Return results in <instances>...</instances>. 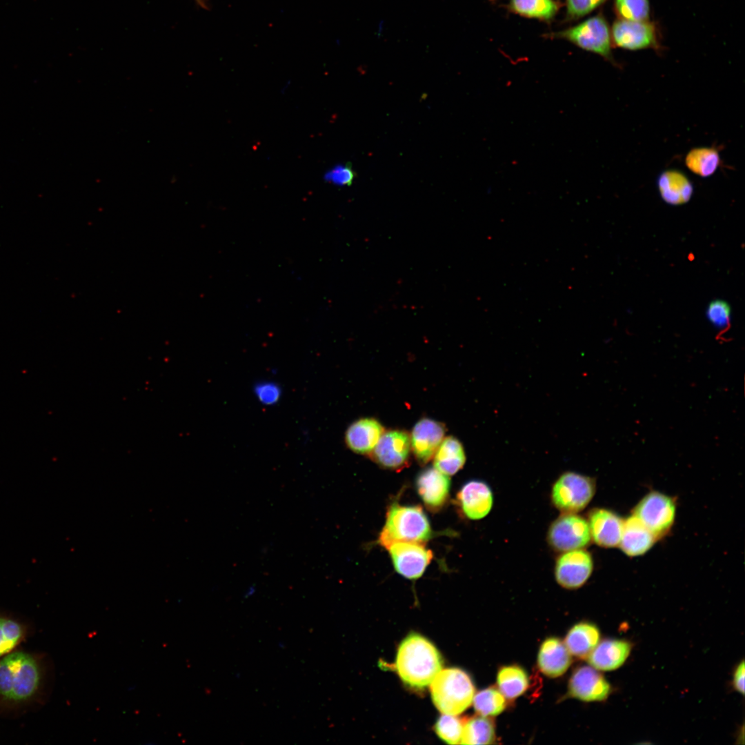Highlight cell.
Segmentation results:
<instances>
[{"instance_id": "6da1fadb", "label": "cell", "mask_w": 745, "mask_h": 745, "mask_svg": "<svg viewBox=\"0 0 745 745\" xmlns=\"http://www.w3.org/2000/svg\"><path fill=\"white\" fill-rule=\"evenodd\" d=\"M442 664L441 655L435 645L421 635L412 633L398 647L395 668L404 684L421 690L432 682Z\"/></svg>"}, {"instance_id": "7a4b0ae2", "label": "cell", "mask_w": 745, "mask_h": 745, "mask_svg": "<svg viewBox=\"0 0 745 745\" xmlns=\"http://www.w3.org/2000/svg\"><path fill=\"white\" fill-rule=\"evenodd\" d=\"M41 680L39 666L28 653H11L0 660V695L7 700L23 702L37 691Z\"/></svg>"}, {"instance_id": "3957f363", "label": "cell", "mask_w": 745, "mask_h": 745, "mask_svg": "<svg viewBox=\"0 0 745 745\" xmlns=\"http://www.w3.org/2000/svg\"><path fill=\"white\" fill-rule=\"evenodd\" d=\"M432 536L429 520L419 506L391 504L386 513V523L379 537L384 548L395 542L424 543Z\"/></svg>"}, {"instance_id": "277c9868", "label": "cell", "mask_w": 745, "mask_h": 745, "mask_svg": "<svg viewBox=\"0 0 745 745\" xmlns=\"http://www.w3.org/2000/svg\"><path fill=\"white\" fill-rule=\"evenodd\" d=\"M436 708L443 714L457 715L470 706L475 686L470 676L458 668L441 670L430 685Z\"/></svg>"}, {"instance_id": "5b68a950", "label": "cell", "mask_w": 745, "mask_h": 745, "mask_svg": "<svg viewBox=\"0 0 745 745\" xmlns=\"http://www.w3.org/2000/svg\"><path fill=\"white\" fill-rule=\"evenodd\" d=\"M553 37L571 42L579 48L597 54L615 63L612 54L610 30L601 14L590 17L566 30L553 33Z\"/></svg>"}, {"instance_id": "8992f818", "label": "cell", "mask_w": 745, "mask_h": 745, "mask_svg": "<svg viewBox=\"0 0 745 745\" xmlns=\"http://www.w3.org/2000/svg\"><path fill=\"white\" fill-rule=\"evenodd\" d=\"M595 492V481L575 472L563 473L551 490L553 506L563 513H577L590 501Z\"/></svg>"}, {"instance_id": "52a82bcc", "label": "cell", "mask_w": 745, "mask_h": 745, "mask_svg": "<svg viewBox=\"0 0 745 745\" xmlns=\"http://www.w3.org/2000/svg\"><path fill=\"white\" fill-rule=\"evenodd\" d=\"M591 539L588 521L576 513H563L550 526L547 540L556 551L584 548Z\"/></svg>"}, {"instance_id": "ba28073f", "label": "cell", "mask_w": 745, "mask_h": 745, "mask_svg": "<svg viewBox=\"0 0 745 745\" xmlns=\"http://www.w3.org/2000/svg\"><path fill=\"white\" fill-rule=\"evenodd\" d=\"M675 515L673 499L658 492L647 494L634 510V515L656 538L661 537L670 528Z\"/></svg>"}, {"instance_id": "9c48e42d", "label": "cell", "mask_w": 745, "mask_h": 745, "mask_svg": "<svg viewBox=\"0 0 745 745\" xmlns=\"http://www.w3.org/2000/svg\"><path fill=\"white\" fill-rule=\"evenodd\" d=\"M612 43L628 50L657 48L659 46L657 29L648 21H629L618 19L610 30Z\"/></svg>"}, {"instance_id": "30bf717a", "label": "cell", "mask_w": 745, "mask_h": 745, "mask_svg": "<svg viewBox=\"0 0 745 745\" xmlns=\"http://www.w3.org/2000/svg\"><path fill=\"white\" fill-rule=\"evenodd\" d=\"M395 570L409 579H416L424 573L433 558L431 550L423 543L398 542L388 546Z\"/></svg>"}, {"instance_id": "8fae6325", "label": "cell", "mask_w": 745, "mask_h": 745, "mask_svg": "<svg viewBox=\"0 0 745 745\" xmlns=\"http://www.w3.org/2000/svg\"><path fill=\"white\" fill-rule=\"evenodd\" d=\"M593 568L590 554L584 548L564 552L555 566L557 583L567 589H575L584 585Z\"/></svg>"}, {"instance_id": "7c38bea8", "label": "cell", "mask_w": 745, "mask_h": 745, "mask_svg": "<svg viewBox=\"0 0 745 745\" xmlns=\"http://www.w3.org/2000/svg\"><path fill=\"white\" fill-rule=\"evenodd\" d=\"M410 450L409 434L401 430H391L384 432L370 455L381 466L398 470L408 464Z\"/></svg>"}, {"instance_id": "4fadbf2b", "label": "cell", "mask_w": 745, "mask_h": 745, "mask_svg": "<svg viewBox=\"0 0 745 745\" xmlns=\"http://www.w3.org/2000/svg\"><path fill=\"white\" fill-rule=\"evenodd\" d=\"M610 691V685L604 676L592 666L575 669L568 682V695L582 701H604Z\"/></svg>"}, {"instance_id": "5bb4252c", "label": "cell", "mask_w": 745, "mask_h": 745, "mask_svg": "<svg viewBox=\"0 0 745 745\" xmlns=\"http://www.w3.org/2000/svg\"><path fill=\"white\" fill-rule=\"evenodd\" d=\"M445 431L441 423L431 419L424 418L415 424L410 436V446L420 464L428 463L434 457Z\"/></svg>"}, {"instance_id": "9a60e30c", "label": "cell", "mask_w": 745, "mask_h": 745, "mask_svg": "<svg viewBox=\"0 0 745 745\" xmlns=\"http://www.w3.org/2000/svg\"><path fill=\"white\" fill-rule=\"evenodd\" d=\"M457 499L464 515L473 520L485 517L491 510L493 495L490 486L480 480H470L459 490Z\"/></svg>"}, {"instance_id": "2e32d148", "label": "cell", "mask_w": 745, "mask_h": 745, "mask_svg": "<svg viewBox=\"0 0 745 745\" xmlns=\"http://www.w3.org/2000/svg\"><path fill=\"white\" fill-rule=\"evenodd\" d=\"M415 486L425 505L436 511L444 506L448 498L450 481L448 475L435 467L427 468L417 475Z\"/></svg>"}, {"instance_id": "e0dca14e", "label": "cell", "mask_w": 745, "mask_h": 745, "mask_svg": "<svg viewBox=\"0 0 745 745\" xmlns=\"http://www.w3.org/2000/svg\"><path fill=\"white\" fill-rule=\"evenodd\" d=\"M588 519L591 539L596 544L605 548L619 546L624 525L620 517L607 509L594 508Z\"/></svg>"}, {"instance_id": "ac0fdd59", "label": "cell", "mask_w": 745, "mask_h": 745, "mask_svg": "<svg viewBox=\"0 0 745 745\" xmlns=\"http://www.w3.org/2000/svg\"><path fill=\"white\" fill-rule=\"evenodd\" d=\"M633 645L625 639H606L599 642L588 656L590 666L599 670H613L628 657Z\"/></svg>"}, {"instance_id": "d6986e66", "label": "cell", "mask_w": 745, "mask_h": 745, "mask_svg": "<svg viewBox=\"0 0 745 745\" xmlns=\"http://www.w3.org/2000/svg\"><path fill=\"white\" fill-rule=\"evenodd\" d=\"M384 432L383 426L377 419L363 418L355 421L348 428L345 441L353 452L370 454Z\"/></svg>"}, {"instance_id": "ffe728a7", "label": "cell", "mask_w": 745, "mask_h": 745, "mask_svg": "<svg viewBox=\"0 0 745 745\" xmlns=\"http://www.w3.org/2000/svg\"><path fill=\"white\" fill-rule=\"evenodd\" d=\"M662 199L668 204L679 206L689 201L693 194V184L683 172L668 169L660 173L657 179Z\"/></svg>"}, {"instance_id": "44dd1931", "label": "cell", "mask_w": 745, "mask_h": 745, "mask_svg": "<svg viewBox=\"0 0 745 745\" xmlns=\"http://www.w3.org/2000/svg\"><path fill=\"white\" fill-rule=\"evenodd\" d=\"M572 659L565 644L557 637H548L542 644L537 657L541 671L548 677H557L568 668Z\"/></svg>"}, {"instance_id": "7402d4cb", "label": "cell", "mask_w": 745, "mask_h": 745, "mask_svg": "<svg viewBox=\"0 0 745 745\" xmlns=\"http://www.w3.org/2000/svg\"><path fill=\"white\" fill-rule=\"evenodd\" d=\"M656 539L655 535L633 515L624 521L619 546L627 555L634 557L647 552Z\"/></svg>"}, {"instance_id": "603a6c76", "label": "cell", "mask_w": 745, "mask_h": 745, "mask_svg": "<svg viewBox=\"0 0 745 745\" xmlns=\"http://www.w3.org/2000/svg\"><path fill=\"white\" fill-rule=\"evenodd\" d=\"M600 633L593 624L581 622L573 626L566 635L564 644L570 654L580 659L587 658L599 643Z\"/></svg>"}, {"instance_id": "cb8c5ba5", "label": "cell", "mask_w": 745, "mask_h": 745, "mask_svg": "<svg viewBox=\"0 0 745 745\" xmlns=\"http://www.w3.org/2000/svg\"><path fill=\"white\" fill-rule=\"evenodd\" d=\"M466 455L461 443L455 437L444 438L434 455V467L446 475H453L461 469Z\"/></svg>"}, {"instance_id": "d4e9b609", "label": "cell", "mask_w": 745, "mask_h": 745, "mask_svg": "<svg viewBox=\"0 0 745 745\" xmlns=\"http://www.w3.org/2000/svg\"><path fill=\"white\" fill-rule=\"evenodd\" d=\"M720 163L719 151L713 147L693 148L685 157L686 167L692 172L702 177L713 175L717 171Z\"/></svg>"}, {"instance_id": "484cf974", "label": "cell", "mask_w": 745, "mask_h": 745, "mask_svg": "<svg viewBox=\"0 0 745 745\" xmlns=\"http://www.w3.org/2000/svg\"><path fill=\"white\" fill-rule=\"evenodd\" d=\"M495 739V724L487 716H474L465 719L461 744H490Z\"/></svg>"}, {"instance_id": "4316f807", "label": "cell", "mask_w": 745, "mask_h": 745, "mask_svg": "<svg viewBox=\"0 0 745 745\" xmlns=\"http://www.w3.org/2000/svg\"><path fill=\"white\" fill-rule=\"evenodd\" d=\"M497 682L499 691L508 699L522 695L528 686L526 672L517 665L501 667L497 673Z\"/></svg>"}, {"instance_id": "83f0119b", "label": "cell", "mask_w": 745, "mask_h": 745, "mask_svg": "<svg viewBox=\"0 0 745 745\" xmlns=\"http://www.w3.org/2000/svg\"><path fill=\"white\" fill-rule=\"evenodd\" d=\"M509 7L521 16L542 20L552 19L558 10L554 0H510Z\"/></svg>"}, {"instance_id": "f1b7e54d", "label": "cell", "mask_w": 745, "mask_h": 745, "mask_svg": "<svg viewBox=\"0 0 745 745\" xmlns=\"http://www.w3.org/2000/svg\"><path fill=\"white\" fill-rule=\"evenodd\" d=\"M473 705L476 712L482 716H495L506 708L505 697L495 687H489L478 692L473 697Z\"/></svg>"}, {"instance_id": "f546056e", "label": "cell", "mask_w": 745, "mask_h": 745, "mask_svg": "<svg viewBox=\"0 0 745 745\" xmlns=\"http://www.w3.org/2000/svg\"><path fill=\"white\" fill-rule=\"evenodd\" d=\"M614 8L619 19L629 21H648L649 0H614Z\"/></svg>"}, {"instance_id": "4dcf8cb0", "label": "cell", "mask_w": 745, "mask_h": 745, "mask_svg": "<svg viewBox=\"0 0 745 745\" xmlns=\"http://www.w3.org/2000/svg\"><path fill=\"white\" fill-rule=\"evenodd\" d=\"M465 719L443 714L436 722L437 735L449 744H460Z\"/></svg>"}, {"instance_id": "1f68e13d", "label": "cell", "mask_w": 745, "mask_h": 745, "mask_svg": "<svg viewBox=\"0 0 745 745\" xmlns=\"http://www.w3.org/2000/svg\"><path fill=\"white\" fill-rule=\"evenodd\" d=\"M23 635V629L19 623L0 617V657L12 650Z\"/></svg>"}, {"instance_id": "d6a6232c", "label": "cell", "mask_w": 745, "mask_h": 745, "mask_svg": "<svg viewBox=\"0 0 745 745\" xmlns=\"http://www.w3.org/2000/svg\"><path fill=\"white\" fill-rule=\"evenodd\" d=\"M731 308L722 299H715L708 306L706 317L713 326L720 329L728 328L730 325Z\"/></svg>"}, {"instance_id": "836d02e7", "label": "cell", "mask_w": 745, "mask_h": 745, "mask_svg": "<svg viewBox=\"0 0 745 745\" xmlns=\"http://www.w3.org/2000/svg\"><path fill=\"white\" fill-rule=\"evenodd\" d=\"M606 0H566V17L577 19L586 16L602 6Z\"/></svg>"}, {"instance_id": "e575fe53", "label": "cell", "mask_w": 745, "mask_h": 745, "mask_svg": "<svg viewBox=\"0 0 745 745\" xmlns=\"http://www.w3.org/2000/svg\"><path fill=\"white\" fill-rule=\"evenodd\" d=\"M325 177L327 181H331L335 184L349 186L353 181L355 173L352 168V166L347 163L346 165L335 166L330 171L328 172Z\"/></svg>"}, {"instance_id": "d590c367", "label": "cell", "mask_w": 745, "mask_h": 745, "mask_svg": "<svg viewBox=\"0 0 745 745\" xmlns=\"http://www.w3.org/2000/svg\"><path fill=\"white\" fill-rule=\"evenodd\" d=\"M255 393L261 402L271 404L277 401L281 390L273 383H263L257 386Z\"/></svg>"}, {"instance_id": "8d00e7d4", "label": "cell", "mask_w": 745, "mask_h": 745, "mask_svg": "<svg viewBox=\"0 0 745 745\" xmlns=\"http://www.w3.org/2000/svg\"><path fill=\"white\" fill-rule=\"evenodd\" d=\"M744 662L742 661L741 663L736 666L733 677V687L735 691L740 693L742 695L744 694Z\"/></svg>"}, {"instance_id": "74e56055", "label": "cell", "mask_w": 745, "mask_h": 745, "mask_svg": "<svg viewBox=\"0 0 745 745\" xmlns=\"http://www.w3.org/2000/svg\"><path fill=\"white\" fill-rule=\"evenodd\" d=\"M197 1H198V3H199V4H201V5H202V6L203 5V0H197Z\"/></svg>"}]
</instances>
